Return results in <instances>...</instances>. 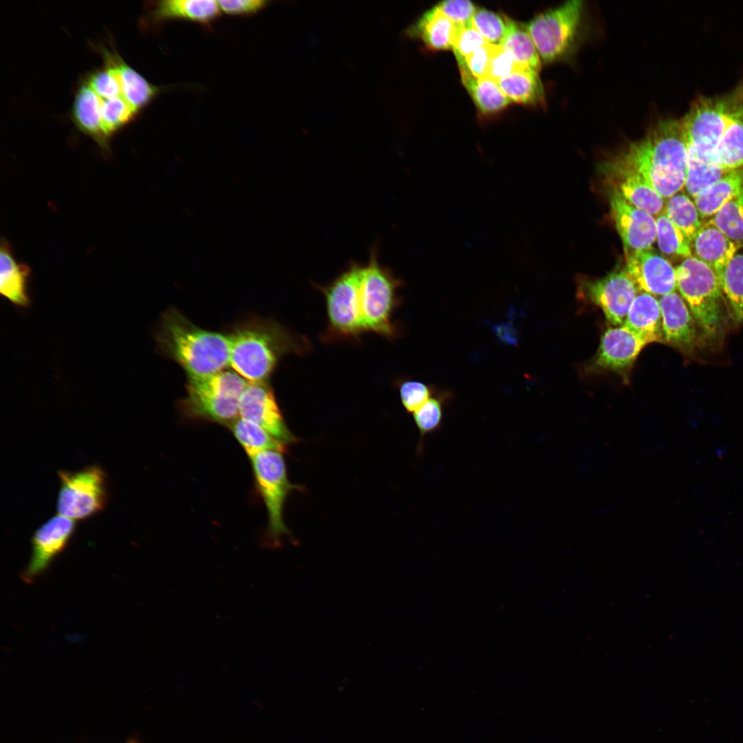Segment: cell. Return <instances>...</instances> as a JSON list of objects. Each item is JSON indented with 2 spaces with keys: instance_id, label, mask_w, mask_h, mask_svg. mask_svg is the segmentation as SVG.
<instances>
[{
  "instance_id": "obj_1",
  "label": "cell",
  "mask_w": 743,
  "mask_h": 743,
  "mask_svg": "<svg viewBox=\"0 0 743 743\" xmlns=\"http://www.w3.org/2000/svg\"><path fill=\"white\" fill-rule=\"evenodd\" d=\"M639 173L664 199L685 187L687 144L681 119L658 121L642 138L612 157Z\"/></svg>"
},
{
  "instance_id": "obj_2",
  "label": "cell",
  "mask_w": 743,
  "mask_h": 743,
  "mask_svg": "<svg viewBox=\"0 0 743 743\" xmlns=\"http://www.w3.org/2000/svg\"><path fill=\"white\" fill-rule=\"evenodd\" d=\"M230 365L248 382H266L279 360L288 353L303 354L309 342L283 325L260 317H250L235 325L228 334Z\"/></svg>"
},
{
  "instance_id": "obj_3",
  "label": "cell",
  "mask_w": 743,
  "mask_h": 743,
  "mask_svg": "<svg viewBox=\"0 0 743 743\" xmlns=\"http://www.w3.org/2000/svg\"><path fill=\"white\" fill-rule=\"evenodd\" d=\"M155 341L159 352L177 363L187 377L208 376L230 365L228 334L201 328L174 308L162 314Z\"/></svg>"
},
{
  "instance_id": "obj_4",
  "label": "cell",
  "mask_w": 743,
  "mask_h": 743,
  "mask_svg": "<svg viewBox=\"0 0 743 743\" xmlns=\"http://www.w3.org/2000/svg\"><path fill=\"white\" fill-rule=\"evenodd\" d=\"M247 381L233 370L187 377L186 395L177 402L184 417L228 427L239 418L241 396Z\"/></svg>"
},
{
  "instance_id": "obj_5",
  "label": "cell",
  "mask_w": 743,
  "mask_h": 743,
  "mask_svg": "<svg viewBox=\"0 0 743 743\" xmlns=\"http://www.w3.org/2000/svg\"><path fill=\"white\" fill-rule=\"evenodd\" d=\"M676 288L706 336L721 333L726 322V303L715 272L691 256L676 269Z\"/></svg>"
},
{
  "instance_id": "obj_6",
  "label": "cell",
  "mask_w": 743,
  "mask_h": 743,
  "mask_svg": "<svg viewBox=\"0 0 743 743\" xmlns=\"http://www.w3.org/2000/svg\"><path fill=\"white\" fill-rule=\"evenodd\" d=\"M584 8L581 0L568 1L525 24L541 61H563L574 54L581 38Z\"/></svg>"
},
{
  "instance_id": "obj_7",
  "label": "cell",
  "mask_w": 743,
  "mask_h": 743,
  "mask_svg": "<svg viewBox=\"0 0 743 743\" xmlns=\"http://www.w3.org/2000/svg\"><path fill=\"white\" fill-rule=\"evenodd\" d=\"M401 286V280L379 263L376 248H373L360 270V308L364 332L389 338L396 336L391 316L399 303L397 292Z\"/></svg>"
},
{
  "instance_id": "obj_8",
  "label": "cell",
  "mask_w": 743,
  "mask_h": 743,
  "mask_svg": "<svg viewBox=\"0 0 743 743\" xmlns=\"http://www.w3.org/2000/svg\"><path fill=\"white\" fill-rule=\"evenodd\" d=\"M250 459L255 486L268 513L266 543L277 548L283 537L290 536L283 516L286 499L292 491L301 489V486L289 481L282 452L264 451Z\"/></svg>"
},
{
  "instance_id": "obj_9",
  "label": "cell",
  "mask_w": 743,
  "mask_h": 743,
  "mask_svg": "<svg viewBox=\"0 0 743 743\" xmlns=\"http://www.w3.org/2000/svg\"><path fill=\"white\" fill-rule=\"evenodd\" d=\"M60 488L56 499L58 515L74 521L87 519L103 511L108 500V480L98 465L76 471H57Z\"/></svg>"
},
{
  "instance_id": "obj_10",
  "label": "cell",
  "mask_w": 743,
  "mask_h": 743,
  "mask_svg": "<svg viewBox=\"0 0 743 743\" xmlns=\"http://www.w3.org/2000/svg\"><path fill=\"white\" fill-rule=\"evenodd\" d=\"M361 266L352 261L330 283L316 286L325 297L330 338H357L364 332L359 293Z\"/></svg>"
},
{
  "instance_id": "obj_11",
  "label": "cell",
  "mask_w": 743,
  "mask_h": 743,
  "mask_svg": "<svg viewBox=\"0 0 743 743\" xmlns=\"http://www.w3.org/2000/svg\"><path fill=\"white\" fill-rule=\"evenodd\" d=\"M239 417L260 426L286 445L297 442L268 381L248 382L239 400Z\"/></svg>"
},
{
  "instance_id": "obj_12",
  "label": "cell",
  "mask_w": 743,
  "mask_h": 743,
  "mask_svg": "<svg viewBox=\"0 0 743 743\" xmlns=\"http://www.w3.org/2000/svg\"><path fill=\"white\" fill-rule=\"evenodd\" d=\"M76 528L74 520L57 515L39 526L31 540L32 554L22 579L32 583L66 548Z\"/></svg>"
},
{
  "instance_id": "obj_13",
  "label": "cell",
  "mask_w": 743,
  "mask_h": 743,
  "mask_svg": "<svg viewBox=\"0 0 743 743\" xmlns=\"http://www.w3.org/2000/svg\"><path fill=\"white\" fill-rule=\"evenodd\" d=\"M583 288L586 297L601 309L613 326L623 325L638 292L625 270L614 271L599 279L588 280Z\"/></svg>"
},
{
  "instance_id": "obj_14",
  "label": "cell",
  "mask_w": 743,
  "mask_h": 743,
  "mask_svg": "<svg viewBox=\"0 0 743 743\" xmlns=\"http://www.w3.org/2000/svg\"><path fill=\"white\" fill-rule=\"evenodd\" d=\"M625 255L624 270L638 292L661 297L676 290V269L652 248L625 250Z\"/></svg>"
},
{
  "instance_id": "obj_15",
  "label": "cell",
  "mask_w": 743,
  "mask_h": 743,
  "mask_svg": "<svg viewBox=\"0 0 743 743\" xmlns=\"http://www.w3.org/2000/svg\"><path fill=\"white\" fill-rule=\"evenodd\" d=\"M610 211L624 250H638L652 248L656 240V220L645 211L626 200L618 192L608 191Z\"/></svg>"
},
{
  "instance_id": "obj_16",
  "label": "cell",
  "mask_w": 743,
  "mask_h": 743,
  "mask_svg": "<svg viewBox=\"0 0 743 743\" xmlns=\"http://www.w3.org/2000/svg\"><path fill=\"white\" fill-rule=\"evenodd\" d=\"M664 343L682 352L692 353L702 343L704 334L680 294L676 291L660 297Z\"/></svg>"
},
{
  "instance_id": "obj_17",
  "label": "cell",
  "mask_w": 743,
  "mask_h": 743,
  "mask_svg": "<svg viewBox=\"0 0 743 743\" xmlns=\"http://www.w3.org/2000/svg\"><path fill=\"white\" fill-rule=\"evenodd\" d=\"M647 345L624 325L610 327L601 336L591 368L627 375Z\"/></svg>"
},
{
  "instance_id": "obj_18",
  "label": "cell",
  "mask_w": 743,
  "mask_h": 743,
  "mask_svg": "<svg viewBox=\"0 0 743 743\" xmlns=\"http://www.w3.org/2000/svg\"><path fill=\"white\" fill-rule=\"evenodd\" d=\"M612 189L618 192L630 204L650 215L664 212L665 199L637 171L612 158L600 166Z\"/></svg>"
},
{
  "instance_id": "obj_19",
  "label": "cell",
  "mask_w": 743,
  "mask_h": 743,
  "mask_svg": "<svg viewBox=\"0 0 743 743\" xmlns=\"http://www.w3.org/2000/svg\"><path fill=\"white\" fill-rule=\"evenodd\" d=\"M740 247L711 219L702 224L691 241L693 257L709 266L717 277L733 258Z\"/></svg>"
},
{
  "instance_id": "obj_20",
  "label": "cell",
  "mask_w": 743,
  "mask_h": 743,
  "mask_svg": "<svg viewBox=\"0 0 743 743\" xmlns=\"http://www.w3.org/2000/svg\"><path fill=\"white\" fill-rule=\"evenodd\" d=\"M31 274L29 266L18 262L8 241L2 238L0 246V292L14 305L26 308L30 303L28 283Z\"/></svg>"
},
{
  "instance_id": "obj_21",
  "label": "cell",
  "mask_w": 743,
  "mask_h": 743,
  "mask_svg": "<svg viewBox=\"0 0 743 743\" xmlns=\"http://www.w3.org/2000/svg\"><path fill=\"white\" fill-rule=\"evenodd\" d=\"M101 98L87 85L82 84L76 94L72 119L76 127L91 138L104 151H109L110 138L105 133L101 118Z\"/></svg>"
},
{
  "instance_id": "obj_22",
  "label": "cell",
  "mask_w": 743,
  "mask_h": 743,
  "mask_svg": "<svg viewBox=\"0 0 743 743\" xmlns=\"http://www.w3.org/2000/svg\"><path fill=\"white\" fill-rule=\"evenodd\" d=\"M622 325L638 336L647 345L664 343L659 301L650 294L638 293Z\"/></svg>"
},
{
  "instance_id": "obj_23",
  "label": "cell",
  "mask_w": 743,
  "mask_h": 743,
  "mask_svg": "<svg viewBox=\"0 0 743 743\" xmlns=\"http://www.w3.org/2000/svg\"><path fill=\"white\" fill-rule=\"evenodd\" d=\"M220 12L217 1L163 0L155 3L150 17L156 23L184 19L208 24L219 16Z\"/></svg>"
},
{
  "instance_id": "obj_24",
  "label": "cell",
  "mask_w": 743,
  "mask_h": 743,
  "mask_svg": "<svg viewBox=\"0 0 743 743\" xmlns=\"http://www.w3.org/2000/svg\"><path fill=\"white\" fill-rule=\"evenodd\" d=\"M456 25L436 6L427 10L407 29V34L418 38L430 50H445L452 47Z\"/></svg>"
},
{
  "instance_id": "obj_25",
  "label": "cell",
  "mask_w": 743,
  "mask_h": 743,
  "mask_svg": "<svg viewBox=\"0 0 743 743\" xmlns=\"http://www.w3.org/2000/svg\"><path fill=\"white\" fill-rule=\"evenodd\" d=\"M539 72L519 66L497 84L510 102L527 105H543L545 91Z\"/></svg>"
},
{
  "instance_id": "obj_26",
  "label": "cell",
  "mask_w": 743,
  "mask_h": 743,
  "mask_svg": "<svg viewBox=\"0 0 743 743\" xmlns=\"http://www.w3.org/2000/svg\"><path fill=\"white\" fill-rule=\"evenodd\" d=\"M743 191V168L729 171L694 199L702 219L713 217Z\"/></svg>"
},
{
  "instance_id": "obj_27",
  "label": "cell",
  "mask_w": 743,
  "mask_h": 743,
  "mask_svg": "<svg viewBox=\"0 0 743 743\" xmlns=\"http://www.w3.org/2000/svg\"><path fill=\"white\" fill-rule=\"evenodd\" d=\"M107 54L117 69L122 96L139 113L159 94V87L149 83L119 56Z\"/></svg>"
},
{
  "instance_id": "obj_28",
  "label": "cell",
  "mask_w": 743,
  "mask_h": 743,
  "mask_svg": "<svg viewBox=\"0 0 743 743\" xmlns=\"http://www.w3.org/2000/svg\"><path fill=\"white\" fill-rule=\"evenodd\" d=\"M716 153L718 162L724 169L743 168V96L731 115Z\"/></svg>"
},
{
  "instance_id": "obj_29",
  "label": "cell",
  "mask_w": 743,
  "mask_h": 743,
  "mask_svg": "<svg viewBox=\"0 0 743 743\" xmlns=\"http://www.w3.org/2000/svg\"><path fill=\"white\" fill-rule=\"evenodd\" d=\"M462 82L479 110L484 114L500 111L511 102L495 80L488 77L475 78L460 71Z\"/></svg>"
},
{
  "instance_id": "obj_30",
  "label": "cell",
  "mask_w": 743,
  "mask_h": 743,
  "mask_svg": "<svg viewBox=\"0 0 743 743\" xmlns=\"http://www.w3.org/2000/svg\"><path fill=\"white\" fill-rule=\"evenodd\" d=\"M228 427L249 458L264 451H286L287 445L252 422L239 417Z\"/></svg>"
},
{
  "instance_id": "obj_31",
  "label": "cell",
  "mask_w": 743,
  "mask_h": 743,
  "mask_svg": "<svg viewBox=\"0 0 743 743\" xmlns=\"http://www.w3.org/2000/svg\"><path fill=\"white\" fill-rule=\"evenodd\" d=\"M453 398L452 391L436 387L430 398L412 413L420 433L419 452L423 449L425 437L440 429L443 424L445 407L452 401Z\"/></svg>"
},
{
  "instance_id": "obj_32",
  "label": "cell",
  "mask_w": 743,
  "mask_h": 743,
  "mask_svg": "<svg viewBox=\"0 0 743 743\" xmlns=\"http://www.w3.org/2000/svg\"><path fill=\"white\" fill-rule=\"evenodd\" d=\"M718 278L730 314L743 323V253H736Z\"/></svg>"
},
{
  "instance_id": "obj_33",
  "label": "cell",
  "mask_w": 743,
  "mask_h": 743,
  "mask_svg": "<svg viewBox=\"0 0 743 743\" xmlns=\"http://www.w3.org/2000/svg\"><path fill=\"white\" fill-rule=\"evenodd\" d=\"M508 30L502 45L513 55L520 66L539 72L541 61L525 25L507 17Z\"/></svg>"
},
{
  "instance_id": "obj_34",
  "label": "cell",
  "mask_w": 743,
  "mask_h": 743,
  "mask_svg": "<svg viewBox=\"0 0 743 743\" xmlns=\"http://www.w3.org/2000/svg\"><path fill=\"white\" fill-rule=\"evenodd\" d=\"M664 213L687 237L690 244L702 225L700 215L690 197L681 191L669 197Z\"/></svg>"
},
{
  "instance_id": "obj_35",
  "label": "cell",
  "mask_w": 743,
  "mask_h": 743,
  "mask_svg": "<svg viewBox=\"0 0 743 743\" xmlns=\"http://www.w3.org/2000/svg\"><path fill=\"white\" fill-rule=\"evenodd\" d=\"M656 220V241L663 253L684 259L693 256L689 240L664 212Z\"/></svg>"
},
{
  "instance_id": "obj_36",
  "label": "cell",
  "mask_w": 743,
  "mask_h": 743,
  "mask_svg": "<svg viewBox=\"0 0 743 743\" xmlns=\"http://www.w3.org/2000/svg\"><path fill=\"white\" fill-rule=\"evenodd\" d=\"M710 219L733 242L743 245V191Z\"/></svg>"
},
{
  "instance_id": "obj_37",
  "label": "cell",
  "mask_w": 743,
  "mask_h": 743,
  "mask_svg": "<svg viewBox=\"0 0 743 743\" xmlns=\"http://www.w3.org/2000/svg\"><path fill=\"white\" fill-rule=\"evenodd\" d=\"M729 171L719 164H709L687 159V170L685 188L693 200L702 191L709 187Z\"/></svg>"
},
{
  "instance_id": "obj_38",
  "label": "cell",
  "mask_w": 743,
  "mask_h": 743,
  "mask_svg": "<svg viewBox=\"0 0 743 743\" xmlns=\"http://www.w3.org/2000/svg\"><path fill=\"white\" fill-rule=\"evenodd\" d=\"M101 100L103 126L110 138L138 114L122 96Z\"/></svg>"
},
{
  "instance_id": "obj_39",
  "label": "cell",
  "mask_w": 743,
  "mask_h": 743,
  "mask_svg": "<svg viewBox=\"0 0 743 743\" xmlns=\"http://www.w3.org/2000/svg\"><path fill=\"white\" fill-rule=\"evenodd\" d=\"M471 25L488 43L502 45L508 30L507 16L477 8Z\"/></svg>"
},
{
  "instance_id": "obj_40",
  "label": "cell",
  "mask_w": 743,
  "mask_h": 743,
  "mask_svg": "<svg viewBox=\"0 0 743 743\" xmlns=\"http://www.w3.org/2000/svg\"><path fill=\"white\" fill-rule=\"evenodd\" d=\"M105 55V67L92 73L86 83L101 99L122 96L117 69L108 54Z\"/></svg>"
},
{
  "instance_id": "obj_41",
  "label": "cell",
  "mask_w": 743,
  "mask_h": 743,
  "mask_svg": "<svg viewBox=\"0 0 743 743\" xmlns=\"http://www.w3.org/2000/svg\"><path fill=\"white\" fill-rule=\"evenodd\" d=\"M436 387L418 380L406 379L398 384V392L403 407L413 413L433 395Z\"/></svg>"
},
{
  "instance_id": "obj_42",
  "label": "cell",
  "mask_w": 743,
  "mask_h": 743,
  "mask_svg": "<svg viewBox=\"0 0 743 743\" xmlns=\"http://www.w3.org/2000/svg\"><path fill=\"white\" fill-rule=\"evenodd\" d=\"M456 26L451 49L460 66L464 63L466 58L471 53L489 43L472 26L471 23Z\"/></svg>"
},
{
  "instance_id": "obj_43",
  "label": "cell",
  "mask_w": 743,
  "mask_h": 743,
  "mask_svg": "<svg viewBox=\"0 0 743 743\" xmlns=\"http://www.w3.org/2000/svg\"><path fill=\"white\" fill-rule=\"evenodd\" d=\"M519 66L508 50L502 45H494L486 77L497 83Z\"/></svg>"
},
{
  "instance_id": "obj_44",
  "label": "cell",
  "mask_w": 743,
  "mask_h": 743,
  "mask_svg": "<svg viewBox=\"0 0 743 743\" xmlns=\"http://www.w3.org/2000/svg\"><path fill=\"white\" fill-rule=\"evenodd\" d=\"M435 6L444 16L458 26L471 23L472 17L477 10L474 4L467 0L444 1Z\"/></svg>"
},
{
  "instance_id": "obj_45",
  "label": "cell",
  "mask_w": 743,
  "mask_h": 743,
  "mask_svg": "<svg viewBox=\"0 0 743 743\" xmlns=\"http://www.w3.org/2000/svg\"><path fill=\"white\" fill-rule=\"evenodd\" d=\"M493 47L494 45L487 43L474 51L459 66L460 71L466 72L477 78L486 77Z\"/></svg>"
},
{
  "instance_id": "obj_46",
  "label": "cell",
  "mask_w": 743,
  "mask_h": 743,
  "mask_svg": "<svg viewBox=\"0 0 743 743\" xmlns=\"http://www.w3.org/2000/svg\"><path fill=\"white\" fill-rule=\"evenodd\" d=\"M608 455L598 445L590 444L583 447L579 454V465L585 474L600 472L609 462Z\"/></svg>"
},
{
  "instance_id": "obj_47",
  "label": "cell",
  "mask_w": 743,
  "mask_h": 743,
  "mask_svg": "<svg viewBox=\"0 0 743 743\" xmlns=\"http://www.w3.org/2000/svg\"><path fill=\"white\" fill-rule=\"evenodd\" d=\"M220 10L232 15H250L263 9L268 3L263 0L217 1Z\"/></svg>"
},
{
  "instance_id": "obj_48",
  "label": "cell",
  "mask_w": 743,
  "mask_h": 743,
  "mask_svg": "<svg viewBox=\"0 0 743 743\" xmlns=\"http://www.w3.org/2000/svg\"><path fill=\"white\" fill-rule=\"evenodd\" d=\"M127 743H138V742H137V741L136 740L131 739Z\"/></svg>"
}]
</instances>
